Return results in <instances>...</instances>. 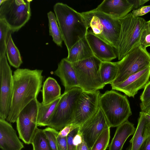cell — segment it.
Listing matches in <instances>:
<instances>
[{"label":"cell","mask_w":150,"mask_h":150,"mask_svg":"<svg viewBox=\"0 0 150 150\" xmlns=\"http://www.w3.org/2000/svg\"><path fill=\"white\" fill-rule=\"evenodd\" d=\"M119 20L121 28L115 50L119 61L139 45L141 34L147 23L142 18L133 17L131 12Z\"/></svg>","instance_id":"5b68a950"},{"label":"cell","mask_w":150,"mask_h":150,"mask_svg":"<svg viewBox=\"0 0 150 150\" xmlns=\"http://www.w3.org/2000/svg\"><path fill=\"white\" fill-rule=\"evenodd\" d=\"M47 15L49 35L52 37L54 42L58 46L62 47L63 40L55 15L52 11L48 12Z\"/></svg>","instance_id":"484cf974"},{"label":"cell","mask_w":150,"mask_h":150,"mask_svg":"<svg viewBox=\"0 0 150 150\" xmlns=\"http://www.w3.org/2000/svg\"><path fill=\"white\" fill-rule=\"evenodd\" d=\"M139 44L141 47L144 49L150 46V28L147 23L145 27L141 32Z\"/></svg>","instance_id":"4dcf8cb0"},{"label":"cell","mask_w":150,"mask_h":150,"mask_svg":"<svg viewBox=\"0 0 150 150\" xmlns=\"http://www.w3.org/2000/svg\"><path fill=\"white\" fill-rule=\"evenodd\" d=\"M110 138V128L105 129L96 139L90 150H106Z\"/></svg>","instance_id":"83f0119b"},{"label":"cell","mask_w":150,"mask_h":150,"mask_svg":"<svg viewBox=\"0 0 150 150\" xmlns=\"http://www.w3.org/2000/svg\"><path fill=\"white\" fill-rule=\"evenodd\" d=\"M0 119L6 120L10 110L13 74L6 56H0Z\"/></svg>","instance_id":"7c38bea8"},{"label":"cell","mask_w":150,"mask_h":150,"mask_svg":"<svg viewBox=\"0 0 150 150\" xmlns=\"http://www.w3.org/2000/svg\"><path fill=\"white\" fill-rule=\"evenodd\" d=\"M10 29L3 20L0 19V56L6 54V40Z\"/></svg>","instance_id":"f1b7e54d"},{"label":"cell","mask_w":150,"mask_h":150,"mask_svg":"<svg viewBox=\"0 0 150 150\" xmlns=\"http://www.w3.org/2000/svg\"><path fill=\"white\" fill-rule=\"evenodd\" d=\"M141 110L142 111L145 112L150 109V102L147 104L140 106Z\"/></svg>","instance_id":"60d3db41"},{"label":"cell","mask_w":150,"mask_h":150,"mask_svg":"<svg viewBox=\"0 0 150 150\" xmlns=\"http://www.w3.org/2000/svg\"><path fill=\"white\" fill-rule=\"evenodd\" d=\"M86 38L93 55L102 62H111L117 55L112 46L88 30Z\"/></svg>","instance_id":"9a60e30c"},{"label":"cell","mask_w":150,"mask_h":150,"mask_svg":"<svg viewBox=\"0 0 150 150\" xmlns=\"http://www.w3.org/2000/svg\"><path fill=\"white\" fill-rule=\"evenodd\" d=\"M39 102L37 98L30 102L20 112L16 122L19 137L27 144H31L38 128L37 119Z\"/></svg>","instance_id":"30bf717a"},{"label":"cell","mask_w":150,"mask_h":150,"mask_svg":"<svg viewBox=\"0 0 150 150\" xmlns=\"http://www.w3.org/2000/svg\"><path fill=\"white\" fill-rule=\"evenodd\" d=\"M146 118L150 121V109L144 112Z\"/></svg>","instance_id":"b9f144b4"},{"label":"cell","mask_w":150,"mask_h":150,"mask_svg":"<svg viewBox=\"0 0 150 150\" xmlns=\"http://www.w3.org/2000/svg\"><path fill=\"white\" fill-rule=\"evenodd\" d=\"M118 71L116 62H102L100 72L101 80L105 85L111 84L116 77Z\"/></svg>","instance_id":"d4e9b609"},{"label":"cell","mask_w":150,"mask_h":150,"mask_svg":"<svg viewBox=\"0 0 150 150\" xmlns=\"http://www.w3.org/2000/svg\"><path fill=\"white\" fill-rule=\"evenodd\" d=\"M79 127V126L74 125L72 124H69L60 130L58 135L61 137H67L72 130Z\"/></svg>","instance_id":"e575fe53"},{"label":"cell","mask_w":150,"mask_h":150,"mask_svg":"<svg viewBox=\"0 0 150 150\" xmlns=\"http://www.w3.org/2000/svg\"><path fill=\"white\" fill-rule=\"evenodd\" d=\"M110 127L100 107L96 113L80 126L79 132L90 149L105 129Z\"/></svg>","instance_id":"4fadbf2b"},{"label":"cell","mask_w":150,"mask_h":150,"mask_svg":"<svg viewBox=\"0 0 150 150\" xmlns=\"http://www.w3.org/2000/svg\"><path fill=\"white\" fill-rule=\"evenodd\" d=\"M10 31L8 33L6 40V53L9 62L13 67L18 69L23 63L19 51L12 39Z\"/></svg>","instance_id":"cb8c5ba5"},{"label":"cell","mask_w":150,"mask_h":150,"mask_svg":"<svg viewBox=\"0 0 150 150\" xmlns=\"http://www.w3.org/2000/svg\"><path fill=\"white\" fill-rule=\"evenodd\" d=\"M60 79L66 92L73 88L79 87L77 76L71 63L66 58L62 59L54 72Z\"/></svg>","instance_id":"ac0fdd59"},{"label":"cell","mask_w":150,"mask_h":150,"mask_svg":"<svg viewBox=\"0 0 150 150\" xmlns=\"http://www.w3.org/2000/svg\"><path fill=\"white\" fill-rule=\"evenodd\" d=\"M30 0H4L0 6V19L3 20L12 32L18 31L31 16Z\"/></svg>","instance_id":"ba28073f"},{"label":"cell","mask_w":150,"mask_h":150,"mask_svg":"<svg viewBox=\"0 0 150 150\" xmlns=\"http://www.w3.org/2000/svg\"><path fill=\"white\" fill-rule=\"evenodd\" d=\"M57 139L59 150H68L67 137H61L58 135Z\"/></svg>","instance_id":"d590c367"},{"label":"cell","mask_w":150,"mask_h":150,"mask_svg":"<svg viewBox=\"0 0 150 150\" xmlns=\"http://www.w3.org/2000/svg\"><path fill=\"white\" fill-rule=\"evenodd\" d=\"M129 3L133 6V9H137L142 6L144 4L149 1V0H128Z\"/></svg>","instance_id":"8d00e7d4"},{"label":"cell","mask_w":150,"mask_h":150,"mask_svg":"<svg viewBox=\"0 0 150 150\" xmlns=\"http://www.w3.org/2000/svg\"><path fill=\"white\" fill-rule=\"evenodd\" d=\"M93 9L120 19L130 13L133 6L128 0H104Z\"/></svg>","instance_id":"2e32d148"},{"label":"cell","mask_w":150,"mask_h":150,"mask_svg":"<svg viewBox=\"0 0 150 150\" xmlns=\"http://www.w3.org/2000/svg\"><path fill=\"white\" fill-rule=\"evenodd\" d=\"M31 144L33 150H53L50 146L43 129L38 128L33 138Z\"/></svg>","instance_id":"4316f807"},{"label":"cell","mask_w":150,"mask_h":150,"mask_svg":"<svg viewBox=\"0 0 150 150\" xmlns=\"http://www.w3.org/2000/svg\"><path fill=\"white\" fill-rule=\"evenodd\" d=\"M24 147L16 130L6 120L0 119V148L2 150H21Z\"/></svg>","instance_id":"e0dca14e"},{"label":"cell","mask_w":150,"mask_h":150,"mask_svg":"<svg viewBox=\"0 0 150 150\" xmlns=\"http://www.w3.org/2000/svg\"><path fill=\"white\" fill-rule=\"evenodd\" d=\"M136 129L134 125L128 120L117 127L109 145V150H122L127 139L134 135Z\"/></svg>","instance_id":"ffe728a7"},{"label":"cell","mask_w":150,"mask_h":150,"mask_svg":"<svg viewBox=\"0 0 150 150\" xmlns=\"http://www.w3.org/2000/svg\"><path fill=\"white\" fill-rule=\"evenodd\" d=\"M83 140L82 136L79 131L73 138V144L74 146L76 147L78 145L81 144Z\"/></svg>","instance_id":"74e56055"},{"label":"cell","mask_w":150,"mask_h":150,"mask_svg":"<svg viewBox=\"0 0 150 150\" xmlns=\"http://www.w3.org/2000/svg\"><path fill=\"white\" fill-rule=\"evenodd\" d=\"M99 90L82 91L76 104L73 125L80 126L93 116L100 108Z\"/></svg>","instance_id":"8fae6325"},{"label":"cell","mask_w":150,"mask_h":150,"mask_svg":"<svg viewBox=\"0 0 150 150\" xmlns=\"http://www.w3.org/2000/svg\"><path fill=\"white\" fill-rule=\"evenodd\" d=\"M102 61L93 56L79 61L71 63L79 85L83 91H92L102 89L100 69Z\"/></svg>","instance_id":"8992f818"},{"label":"cell","mask_w":150,"mask_h":150,"mask_svg":"<svg viewBox=\"0 0 150 150\" xmlns=\"http://www.w3.org/2000/svg\"><path fill=\"white\" fill-rule=\"evenodd\" d=\"M43 131L52 149L53 150H59L57 139L59 132L48 127L43 129Z\"/></svg>","instance_id":"f546056e"},{"label":"cell","mask_w":150,"mask_h":150,"mask_svg":"<svg viewBox=\"0 0 150 150\" xmlns=\"http://www.w3.org/2000/svg\"><path fill=\"white\" fill-rule=\"evenodd\" d=\"M43 70L18 68L13 74V88L9 114L6 120L16 122L20 112L37 98L42 86Z\"/></svg>","instance_id":"6da1fadb"},{"label":"cell","mask_w":150,"mask_h":150,"mask_svg":"<svg viewBox=\"0 0 150 150\" xmlns=\"http://www.w3.org/2000/svg\"><path fill=\"white\" fill-rule=\"evenodd\" d=\"M147 23L148 24L149 28H150V20L147 21Z\"/></svg>","instance_id":"7bdbcfd3"},{"label":"cell","mask_w":150,"mask_h":150,"mask_svg":"<svg viewBox=\"0 0 150 150\" xmlns=\"http://www.w3.org/2000/svg\"><path fill=\"white\" fill-rule=\"evenodd\" d=\"M93 54L86 36L76 43L68 51L66 59L73 63L93 56Z\"/></svg>","instance_id":"44dd1931"},{"label":"cell","mask_w":150,"mask_h":150,"mask_svg":"<svg viewBox=\"0 0 150 150\" xmlns=\"http://www.w3.org/2000/svg\"><path fill=\"white\" fill-rule=\"evenodd\" d=\"M86 22L88 30L116 50L121 28L119 19H115L94 9L81 13Z\"/></svg>","instance_id":"3957f363"},{"label":"cell","mask_w":150,"mask_h":150,"mask_svg":"<svg viewBox=\"0 0 150 150\" xmlns=\"http://www.w3.org/2000/svg\"><path fill=\"white\" fill-rule=\"evenodd\" d=\"M150 136V121L146 117L144 112L141 111L137 127L127 150H139L142 143Z\"/></svg>","instance_id":"d6986e66"},{"label":"cell","mask_w":150,"mask_h":150,"mask_svg":"<svg viewBox=\"0 0 150 150\" xmlns=\"http://www.w3.org/2000/svg\"><path fill=\"white\" fill-rule=\"evenodd\" d=\"M141 101L140 106L144 105L150 102V81L145 86L140 97Z\"/></svg>","instance_id":"1f68e13d"},{"label":"cell","mask_w":150,"mask_h":150,"mask_svg":"<svg viewBox=\"0 0 150 150\" xmlns=\"http://www.w3.org/2000/svg\"><path fill=\"white\" fill-rule=\"evenodd\" d=\"M76 150H90L88 147L84 140L80 144L78 145L76 148Z\"/></svg>","instance_id":"ab89813d"},{"label":"cell","mask_w":150,"mask_h":150,"mask_svg":"<svg viewBox=\"0 0 150 150\" xmlns=\"http://www.w3.org/2000/svg\"><path fill=\"white\" fill-rule=\"evenodd\" d=\"M80 126L72 130L67 137L68 150H76V147L74 146L73 140L74 136L79 132Z\"/></svg>","instance_id":"d6a6232c"},{"label":"cell","mask_w":150,"mask_h":150,"mask_svg":"<svg viewBox=\"0 0 150 150\" xmlns=\"http://www.w3.org/2000/svg\"><path fill=\"white\" fill-rule=\"evenodd\" d=\"M4 0H0V6L3 2Z\"/></svg>","instance_id":"ee69618b"},{"label":"cell","mask_w":150,"mask_h":150,"mask_svg":"<svg viewBox=\"0 0 150 150\" xmlns=\"http://www.w3.org/2000/svg\"><path fill=\"white\" fill-rule=\"evenodd\" d=\"M42 103L45 105L50 104L61 96L60 87L53 78L49 77L44 82L42 87Z\"/></svg>","instance_id":"7402d4cb"},{"label":"cell","mask_w":150,"mask_h":150,"mask_svg":"<svg viewBox=\"0 0 150 150\" xmlns=\"http://www.w3.org/2000/svg\"><path fill=\"white\" fill-rule=\"evenodd\" d=\"M139 150H150V136L144 141Z\"/></svg>","instance_id":"f35d334b"},{"label":"cell","mask_w":150,"mask_h":150,"mask_svg":"<svg viewBox=\"0 0 150 150\" xmlns=\"http://www.w3.org/2000/svg\"><path fill=\"white\" fill-rule=\"evenodd\" d=\"M82 91L80 88L76 87L64 92L47 126L59 131L72 123L76 103Z\"/></svg>","instance_id":"52a82bcc"},{"label":"cell","mask_w":150,"mask_h":150,"mask_svg":"<svg viewBox=\"0 0 150 150\" xmlns=\"http://www.w3.org/2000/svg\"><path fill=\"white\" fill-rule=\"evenodd\" d=\"M150 77V67L132 74L119 84L111 86L112 89L134 98L139 90L144 88L149 81Z\"/></svg>","instance_id":"5bb4252c"},{"label":"cell","mask_w":150,"mask_h":150,"mask_svg":"<svg viewBox=\"0 0 150 150\" xmlns=\"http://www.w3.org/2000/svg\"><path fill=\"white\" fill-rule=\"evenodd\" d=\"M61 96L53 102L47 105H45L39 102L37 119L38 126H48L50 118Z\"/></svg>","instance_id":"603a6c76"},{"label":"cell","mask_w":150,"mask_h":150,"mask_svg":"<svg viewBox=\"0 0 150 150\" xmlns=\"http://www.w3.org/2000/svg\"><path fill=\"white\" fill-rule=\"evenodd\" d=\"M118 71L111 86L119 84L130 76L150 67V54L139 45L116 62Z\"/></svg>","instance_id":"9c48e42d"},{"label":"cell","mask_w":150,"mask_h":150,"mask_svg":"<svg viewBox=\"0 0 150 150\" xmlns=\"http://www.w3.org/2000/svg\"><path fill=\"white\" fill-rule=\"evenodd\" d=\"M99 106L110 127H117L127 120L132 114L126 96L114 90L101 94Z\"/></svg>","instance_id":"277c9868"},{"label":"cell","mask_w":150,"mask_h":150,"mask_svg":"<svg viewBox=\"0 0 150 150\" xmlns=\"http://www.w3.org/2000/svg\"><path fill=\"white\" fill-rule=\"evenodd\" d=\"M54 11L68 51L86 36L88 31L83 17L67 4L60 2L54 6Z\"/></svg>","instance_id":"7a4b0ae2"},{"label":"cell","mask_w":150,"mask_h":150,"mask_svg":"<svg viewBox=\"0 0 150 150\" xmlns=\"http://www.w3.org/2000/svg\"><path fill=\"white\" fill-rule=\"evenodd\" d=\"M150 12V5L142 6L137 9L134 10L131 12L134 17H139Z\"/></svg>","instance_id":"836d02e7"}]
</instances>
